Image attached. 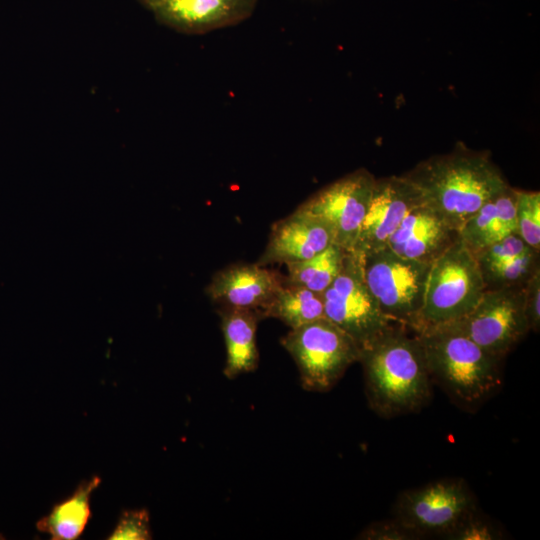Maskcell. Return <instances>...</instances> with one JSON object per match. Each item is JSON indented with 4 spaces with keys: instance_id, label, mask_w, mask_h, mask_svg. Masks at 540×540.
<instances>
[{
    "instance_id": "6da1fadb",
    "label": "cell",
    "mask_w": 540,
    "mask_h": 540,
    "mask_svg": "<svg viewBox=\"0 0 540 540\" xmlns=\"http://www.w3.org/2000/svg\"><path fill=\"white\" fill-rule=\"evenodd\" d=\"M403 175L458 232L486 201L509 186L488 152L462 143L449 153L421 161Z\"/></svg>"
},
{
    "instance_id": "7a4b0ae2",
    "label": "cell",
    "mask_w": 540,
    "mask_h": 540,
    "mask_svg": "<svg viewBox=\"0 0 540 540\" xmlns=\"http://www.w3.org/2000/svg\"><path fill=\"white\" fill-rule=\"evenodd\" d=\"M395 324L362 348L359 361L371 407L380 415L415 411L430 396V374L419 340Z\"/></svg>"
},
{
    "instance_id": "3957f363",
    "label": "cell",
    "mask_w": 540,
    "mask_h": 540,
    "mask_svg": "<svg viewBox=\"0 0 540 540\" xmlns=\"http://www.w3.org/2000/svg\"><path fill=\"white\" fill-rule=\"evenodd\" d=\"M414 333L430 376L458 401L479 403L501 384V359L477 345L453 322L424 326Z\"/></svg>"
},
{
    "instance_id": "277c9868",
    "label": "cell",
    "mask_w": 540,
    "mask_h": 540,
    "mask_svg": "<svg viewBox=\"0 0 540 540\" xmlns=\"http://www.w3.org/2000/svg\"><path fill=\"white\" fill-rule=\"evenodd\" d=\"M484 290L476 258L458 238L430 264L419 329L459 320L473 309Z\"/></svg>"
},
{
    "instance_id": "5b68a950",
    "label": "cell",
    "mask_w": 540,
    "mask_h": 540,
    "mask_svg": "<svg viewBox=\"0 0 540 540\" xmlns=\"http://www.w3.org/2000/svg\"><path fill=\"white\" fill-rule=\"evenodd\" d=\"M281 345L297 365L303 389L327 392L359 361V345L326 317L289 332Z\"/></svg>"
},
{
    "instance_id": "8992f818",
    "label": "cell",
    "mask_w": 540,
    "mask_h": 540,
    "mask_svg": "<svg viewBox=\"0 0 540 540\" xmlns=\"http://www.w3.org/2000/svg\"><path fill=\"white\" fill-rule=\"evenodd\" d=\"M361 257L365 282L382 312L394 323L417 331L430 264L402 257L388 247Z\"/></svg>"
},
{
    "instance_id": "52a82bcc",
    "label": "cell",
    "mask_w": 540,
    "mask_h": 540,
    "mask_svg": "<svg viewBox=\"0 0 540 540\" xmlns=\"http://www.w3.org/2000/svg\"><path fill=\"white\" fill-rule=\"evenodd\" d=\"M325 317L366 347L396 323L381 310L363 275L360 253L349 251L343 267L322 293Z\"/></svg>"
},
{
    "instance_id": "ba28073f",
    "label": "cell",
    "mask_w": 540,
    "mask_h": 540,
    "mask_svg": "<svg viewBox=\"0 0 540 540\" xmlns=\"http://www.w3.org/2000/svg\"><path fill=\"white\" fill-rule=\"evenodd\" d=\"M523 288L485 289L473 309L452 322L481 348L502 359L530 331Z\"/></svg>"
},
{
    "instance_id": "9c48e42d",
    "label": "cell",
    "mask_w": 540,
    "mask_h": 540,
    "mask_svg": "<svg viewBox=\"0 0 540 540\" xmlns=\"http://www.w3.org/2000/svg\"><path fill=\"white\" fill-rule=\"evenodd\" d=\"M474 511L464 483L446 479L404 492L396 504V520L417 536H446Z\"/></svg>"
},
{
    "instance_id": "30bf717a",
    "label": "cell",
    "mask_w": 540,
    "mask_h": 540,
    "mask_svg": "<svg viewBox=\"0 0 540 540\" xmlns=\"http://www.w3.org/2000/svg\"><path fill=\"white\" fill-rule=\"evenodd\" d=\"M375 180L368 170H355L320 189L298 208L324 221L332 232L333 242L353 251Z\"/></svg>"
},
{
    "instance_id": "8fae6325",
    "label": "cell",
    "mask_w": 540,
    "mask_h": 540,
    "mask_svg": "<svg viewBox=\"0 0 540 540\" xmlns=\"http://www.w3.org/2000/svg\"><path fill=\"white\" fill-rule=\"evenodd\" d=\"M424 201L404 175L376 179L353 251L363 254L386 247L404 217Z\"/></svg>"
},
{
    "instance_id": "7c38bea8",
    "label": "cell",
    "mask_w": 540,
    "mask_h": 540,
    "mask_svg": "<svg viewBox=\"0 0 540 540\" xmlns=\"http://www.w3.org/2000/svg\"><path fill=\"white\" fill-rule=\"evenodd\" d=\"M332 243L333 235L328 225L297 207L273 224L266 247L256 263L288 265L306 260Z\"/></svg>"
},
{
    "instance_id": "4fadbf2b",
    "label": "cell",
    "mask_w": 540,
    "mask_h": 540,
    "mask_svg": "<svg viewBox=\"0 0 540 540\" xmlns=\"http://www.w3.org/2000/svg\"><path fill=\"white\" fill-rule=\"evenodd\" d=\"M284 276L258 263L229 265L214 274L207 296L220 307L261 311L273 298Z\"/></svg>"
},
{
    "instance_id": "5bb4252c",
    "label": "cell",
    "mask_w": 540,
    "mask_h": 540,
    "mask_svg": "<svg viewBox=\"0 0 540 540\" xmlns=\"http://www.w3.org/2000/svg\"><path fill=\"white\" fill-rule=\"evenodd\" d=\"M458 238L459 232L424 201L404 217L386 247L402 257L431 264Z\"/></svg>"
},
{
    "instance_id": "9a60e30c",
    "label": "cell",
    "mask_w": 540,
    "mask_h": 540,
    "mask_svg": "<svg viewBox=\"0 0 540 540\" xmlns=\"http://www.w3.org/2000/svg\"><path fill=\"white\" fill-rule=\"evenodd\" d=\"M258 0H162L152 11L163 23L183 32L204 33L249 18Z\"/></svg>"
},
{
    "instance_id": "2e32d148",
    "label": "cell",
    "mask_w": 540,
    "mask_h": 540,
    "mask_svg": "<svg viewBox=\"0 0 540 540\" xmlns=\"http://www.w3.org/2000/svg\"><path fill=\"white\" fill-rule=\"evenodd\" d=\"M221 329L226 347V362L223 370L228 379L257 369L259 351L256 342L258 321L261 311L247 308L219 307Z\"/></svg>"
},
{
    "instance_id": "e0dca14e",
    "label": "cell",
    "mask_w": 540,
    "mask_h": 540,
    "mask_svg": "<svg viewBox=\"0 0 540 540\" xmlns=\"http://www.w3.org/2000/svg\"><path fill=\"white\" fill-rule=\"evenodd\" d=\"M516 190L507 186L486 201L461 227L459 238L472 253L517 232Z\"/></svg>"
},
{
    "instance_id": "ac0fdd59",
    "label": "cell",
    "mask_w": 540,
    "mask_h": 540,
    "mask_svg": "<svg viewBox=\"0 0 540 540\" xmlns=\"http://www.w3.org/2000/svg\"><path fill=\"white\" fill-rule=\"evenodd\" d=\"M100 482L98 476L83 480L69 497L54 505L49 514L39 519L37 529L53 540L77 539L91 518L90 498Z\"/></svg>"
},
{
    "instance_id": "d6986e66",
    "label": "cell",
    "mask_w": 540,
    "mask_h": 540,
    "mask_svg": "<svg viewBox=\"0 0 540 540\" xmlns=\"http://www.w3.org/2000/svg\"><path fill=\"white\" fill-rule=\"evenodd\" d=\"M264 318H276L295 329L325 317L322 294L283 279L279 289L262 310Z\"/></svg>"
},
{
    "instance_id": "ffe728a7",
    "label": "cell",
    "mask_w": 540,
    "mask_h": 540,
    "mask_svg": "<svg viewBox=\"0 0 540 540\" xmlns=\"http://www.w3.org/2000/svg\"><path fill=\"white\" fill-rule=\"evenodd\" d=\"M348 252L332 243L306 260L286 265L285 279L322 294L340 273Z\"/></svg>"
},
{
    "instance_id": "44dd1931",
    "label": "cell",
    "mask_w": 540,
    "mask_h": 540,
    "mask_svg": "<svg viewBox=\"0 0 540 540\" xmlns=\"http://www.w3.org/2000/svg\"><path fill=\"white\" fill-rule=\"evenodd\" d=\"M539 268V251L529 248L515 258L480 270V272L485 289H500L524 286Z\"/></svg>"
},
{
    "instance_id": "7402d4cb",
    "label": "cell",
    "mask_w": 540,
    "mask_h": 540,
    "mask_svg": "<svg viewBox=\"0 0 540 540\" xmlns=\"http://www.w3.org/2000/svg\"><path fill=\"white\" fill-rule=\"evenodd\" d=\"M515 222L518 235L533 249L540 250V192L516 190Z\"/></svg>"
},
{
    "instance_id": "603a6c76",
    "label": "cell",
    "mask_w": 540,
    "mask_h": 540,
    "mask_svg": "<svg viewBox=\"0 0 540 540\" xmlns=\"http://www.w3.org/2000/svg\"><path fill=\"white\" fill-rule=\"evenodd\" d=\"M529 248L532 247L526 244L517 232H514L473 254L476 258L479 269L483 270L515 258L527 251Z\"/></svg>"
},
{
    "instance_id": "cb8c5ba5",
    "label": "cell",
    "mask_w": 540,
    "mask_h": 540,
    "mask_svg": "<svg viewBox=\"0 0 540 540\" xmlns=\"http://www.w3.org/2000/svg\"><path fill=\"white\" fill-rule=\"evenodd\" d=\"M149 512L146 509L125 510L109 536L111 540L151 539Z\"/></svg>"
},
{
    "instance_id": "d4e9b609",
    "label": "cell",
    "mask_w": 540,
    "mask_h": 540,
    "mask_svg": "<svg viewBox=\"0 0 540 540\" xmlns=\"http://www.w3.org/2000/svg\"><path fill=\"white\" fill-rule=\"evenodd\" d=\"M499 533L486 520L476 516L475 511L466 516L446 538L453 540H494Z\"/></svg>"
},
{
    "instance_id": "484cf974",
    "label": "cell",
    "mask_w": 540,
    "mask_h": 540,
    "mask_svg": "<svg viewBox=\"0 0 540 540\" xmlns=\"http://www.w3.org/2000/svg\"><path fill=\"white\" fill-rule=\"evenodd\" d=\"M524 313L530 331L540 328V268L537 269L525 283Z\"/></svg>"
},
{
    "instance_id": "4316f807",
    "label": "cell",
    "mask_w": 540,
    "mask_h": 540,
    "mask_svg": "<svg viewBox=\"0 0 540 540\" xmlns=\"http://www.w3.org/2000/svg\"><path fill=\"white\" fill-rule=\"evenodd\" d=\"M359 538L366 540H410L417 538V535L395 520L373 523L362 531Z\"/></svg>"
},
{
    "instance_id": "83f0119b",
    "label": "cell",
    "mask_w": 540,
    "mask_h": 540,
    "mask_svg": "<svg viewBox=\"0 0 540 540\" xmlns=\"http://www.w3.org/2000/svg\"><path fill=\"white\" fill-rule=\"evenodd\" d=\"M148 8L153 10L162 0H140Z\"/></svg>"
}]
</instances>
